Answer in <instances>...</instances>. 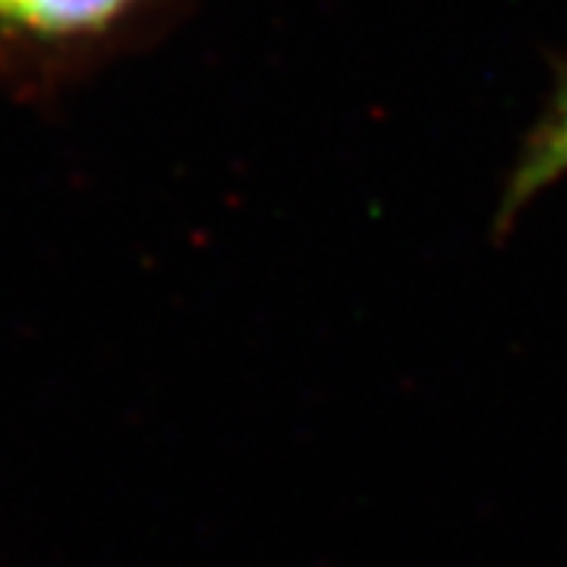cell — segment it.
I'll use <instances>...</instances> for the list:
<instances>
[{"label": "cell", "instance_id": "obj_1", "mask_svg": "<svg viewBox=\"0 0 567 567\" xmlns=\"http://www.w3.org/2000/svg\"><path fill=\"white\" fill-rule=\"evenodd\" d=\"M171 0H0V89L44 99L162 25Z\"/></svg>", "mask_w": 567, "mask_h": 567}, {"label": "cell", "instance_id": "obj_2", "mask_svg": "<svg viewBox=\"0 0 567 567\" xmlns=\"http://www.w3.org/2000/svg\"><path fill=\"white\" fill-rule=\"evenodd\" d=\"M567 177V66L558 70L555 89L536 126L527 133V142L514 162V171L505 183V196L498 208V221L511 224L514 215L546 193L555 181Z\"/></svg>", "mask_w": 567, "mask_h": 567}]
</instances>
